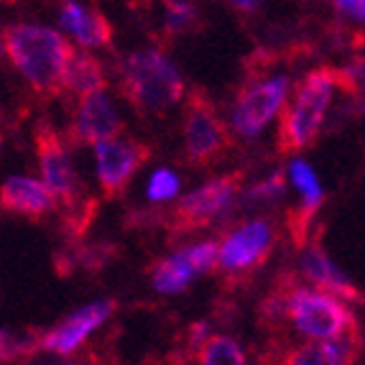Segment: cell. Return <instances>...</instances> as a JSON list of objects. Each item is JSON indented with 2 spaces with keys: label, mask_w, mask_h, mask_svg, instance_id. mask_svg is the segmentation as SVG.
Here are the masks:
<instances>
[{
  "label": "cell",
  "mask_w": 365,
  "mask_h": 365,
  "mask_svg": "<svg viewBox=\"0 0 365 365\" xmlns=\"http://www.w3.org/2000/svg\"><path fill=\"white\" fill-rule=\"evenodd\" d=\"M0 46L19 74L41 98H56L64 92V74L74 46L59 31L34 24H16L3 34Z\"/></svg>",
  "instance_id": "obj_1"
},
{
  "label": "cell",
  "mask_w": 365,
  "mask_h": 365,
  "mask_svg": "<svg viewBox=\"0 0 365 365\" xmlns=\"http://www.w3.org/2000/svg\"><path fill=\"white\" fill-rule=\"evenodd\" d=\"M182 74L158 49H140L123 59L120 92L138 113H164L184 98Z\"/></svg>",
  "instance_id": "obj_2"
},
{
  "label": "cell",
  "mask_w": 365,
  "mask_h": 365,
  "mask_svg": "<svg viewBox=\"0 0 365 365\" xmlns=\"http://www.w3.org/2000/svg\"><path fill=\"white\" fill-rule=\"evenodd\" d=\"M335 69L329 67L314 69L299 82L294 100L281 113L279 133H276L279 153L302 151L317 138L324 123V115H327L329 103H332V95H335Z\"/></svg>",
  "instance_id": "obj_3"
},
{
  "label": "cell",
  "mask_w": 365,
  "mask_h": 365,
  "mask_svg": "<svg viewBox=\"0 0 365 365\" xmlns=\"http://www.w3.org/2000/svg\"><path fill=\"white\" fill-rule=\"evenodd\" d=\"M287 319L299 335L309 340H353L358 335L355 314L340 302L319 289H304L294 284L287 302Z\"/></svg>",
  "instance_id": "obj_4"
},
{
  "label": "cell",
  "mask_w": 365,
  "mask_h": 365,
  "mask_svg": "<svg viewBox=\"0 0 365 365\" xmlns=\"http://www.w3.org/2000/svg\"><path fill=\"white\" fill-rule=\"evenodd\" d=\"M243 171L235 174H225V177L210 179L207 184H202L192 195L182 197V200L171 207L169 220H166V230H169L171 240L184 237L189 232L205 230L212 222H217L227 210L232 207L235 197L243 189Z\"/></svg>",
  "instance_id": "obj_5"
},
{
  "label": "cell",
  "mask_w": 365,
  "mask_h": 365,
  "mask_svg": "<svg viewBox=\"0 0 365 365\" xmlns=\"http://www.w3.org/2000/svg\"><path fill=\"white\" fill-rule=\"evenodd\" d=\"M232 146V133L220 118L212 100L205 90L189 92L184 113V158L195 169H210Z\"/></svg>",
  "instance_id": "obj_6"
},
{
  "label": "cell",
  "mask_w": 365,
  "mask_h": 365,
  "mask_svg": "<svg viewBox=\"0 0 365 365\" xmlns=\"http://www.w3.org/2000/svg\"><path fill=\"white\" fill-rule=\"evenodd\" d=\"M34 146H36L43 184L49 187V192L54 195L56 202L74 210L79 200V179L72 161V151H69L64 135L54 125H49V123H41L34 130Z\"/></svg>",
  "instance_id": "obj_7"
},
{
  "label": "cell",
  "mask_w": 365,
  "mask_h": 365,
  "mask_svg": "<svg viewBox=\"0 0 365 365\" xmlns=\"http://www.w3.org/2000/svg\"><path fill=\"white\" fill-rule=\"evenodd\" d=\"M151 158V146L130 135H113L95 143V164H98V182L108 200H115L125 192L135 171Z\"/></svg>",
  "instance_id": "obj_8"
},
{
  "label": "cell",
  "mask_w": 365,
  "mask_h": 365,
  "mask_svg": "<svg viewBox=\"0 0 365 365\" xmlns=\"http://www.w3.org/2000/svg\"><path fill=\"white\" fill-rule=\"evenodd\" d=\"M276 232L268 220H250L217 245V266L230 279L256 274L274 250Z\"/></svg>",
  "instance_id": "obj_9"
},
{
  "label": "cell",
  "mask_w": 365,
  "mask_h": 365,
  "mask_svg": "<svg viewBox=\"0 0 365 365\" xmlns=\"http://www.w3.org/2000/svg\"><path fill=\"white\" fill-rule=\"evenodd\" d=\"M287 95L289 77H284V74L245 87L237 95L235 108H232V130L237 135H245V138L258 135L271 123V118H276L281 105L287 103Z\"/></svg>",
  "instance_id": "obj_10"
},
{
  "label": "cell",
  "mask_w": 365,
  "mask_h": 365,
  "mask_svg": "<svg viewBox=\"0 0 365 365\" xmlns=\"http://www.w3.org/2000/svg\"><path fill=\"white\" fill-rule=\"evenodd\" d=\"M118 133H123V120L108 92L95 90L79 95L77 108L72 113V125H69V143L95 146L98 140L113 138Z\"/></svg>",
  "instance_id": "obj_11"
},
{
  "label": "cell",
  "mask_w": 365,
  "mask_h": 365,
  "mask_svg": "<svg viewBox=\"0 0 365 365\" xmlns=\"http://www.w3.org/2000/svg\"><path fill=\"white\" fill-rule=\"evenodd\" d=\"M115 312V302H95L90 307H82L74 314H69L64 322H59L56 327H51L49 332L38 335V347L49 350L54 355H72L74 350L82 347V342L95 332L98 327H103L110 319V314Z\"/></svg>",
  "instance_id": "obj_12"
},
{
  "label": "cell",
  "mask_w": 365,
  "mask_h": 365,
  "mask_svg": "<svg viewBox=\"0 0 365 365\" xmlns=\"http://www.w3.org/2000/svg\"><path fill=\"white\" fill-rule=\"evenodd\" d=\"M289 179H292V184L299 189V195H302L299 207L292 210L287 217L289 232H292L294 243H297L299 248H304L307 240H309L312 220H314L317 210L322 207V202H324V192H322V187H319V179H317L314 169H312L307 161H294V164L289 166Z\"/></svg>",
  "instance_id": "obj_13"
},
{
  "label": "cell",
  "mask_w": 365,
  "mask_h": 365,
  "mask_svg": "<svg viewBox=\"0 0 365 365\" xmlns=\"http://www.w3.org/2000/svg\"><path fill=\"white\" fill-rule=\"evenodd\" d=\"M56 200L49 187L31 177H11L0 184V207L29 220H41L54 210Z\"/></svg>",
  "instance_id": "obj_14"
},
{
  "label": "cell",
  "mask_w": 365,
  "mask_h": 365,
  "mask_svg": "<svg viewBox=\"0 0 365 365\" xmlns=\"http://www.w3.org/2000/svg\"><path fill=\"white\" fill-rule=\"evenodd\" d=\"M61 26L85 49H100L113 43V24L100 8H85L77 0H61Z\"/></svg>",
  "instance_id": "obj_15"
},
{
  "label": "cell",
  "mask_w": 365,
  "mask_h": 365,
  "mask_svg": "<svg viewBox=\"0 0 365 365\" xmlns=\"http://www.w3.org/2000/svg\"><path fill=\"white\" fill-rule=\"evenodd\" d=\"M307 248V245H304ZM302 271L312 281V287L319 292H327L332 297L347 299V302H360V292L353 281L342 274L335 263L329 261L327 253L322 250V245H309L302 256Z\"/></svg>",
  "instance_id": "obj_16"
},
{
  "label": "cell",
  "mask_w": 365,
  "mask_h": 365,
  "mask_svg": "<svg viewBox=\"0 0 365 365\" xmlns=\"http://www.w3.org/2000/svg\"><path fill=\"white\" fill-rule=\"evenodd\" d=\"M358 350L353 340H312L309 345H302L297 350H289L284 363L292 365H340L353 363L358 358Z\"/></svg>",
  "instance_id": "obj_17"
},
{
  "label": "cell",
  "mask_w": 365,
  "mask_h": 365,
  "mask_svg": "<svg viewBox=\"0 0 365 365\" xmlns=\"http://www.w3.org/2000/svg\"><path fill=\"white\" fill-rule=\"evenodd\" d=\"M195 276L200 274H197V268L192 263V258H189L187 248L177 250L169 258H161L151 271L153 289L161 294H182L195 281Z\"/></svg>",
  "instance_id": "obj_18"
},
{
  "label": "cell",
  "mask_w": 365,
  "mask_h": 365,
  "mask_svg": "<svg viewBox=\"0 0 365 365\" xmlns=\"http://www.w3.org/2000/svg\"><path fill=\"white\" fill-rule=\"evenodd\" d=\"M108 79H105V69L98 59L87 51H72V59L67 64V74H64V90H69L74 98L87 95V92L105 90Z\"/></svg>",
  "instance_id": "obj_19"
},
{
  "label": "cell",
  "mask_w": 365,
  "mask_h": 365,
  "mask_svg": "<svg viewBox=\"0 0 365 365\" xmlns=\"http://www.w3.org/2000/svg\"><path fill=\"white\" fill-rule=\"evenodd\" d=\"M195 360H200L202 365H243L248 358L232 337L207 335L195 350Z\"/></svg>",
  "instance_id": "obj_20"
},
{
  "label": "cell",
  "mask_w": 365,
  "mask_h": 365,
  "mask_svg": "<svg viewBox=\"0 0 365 365\" xmlns=\"http://www.w3.org/2000/svg\"><path fill=\"white\" fill-rule=\"evenodd\" d=\"M38 347V335H16L8 329H0V363H13V360H24L34 355Z\"/></svg>",
  "instance_id": "obj_21"
},
{
  "label": "cell",
  "mask_w": 365,
  "mask_h": 365,
  "mask_svg": "<svg viewBox=\"0 0 365 365\" xmlns=\"http://www.w3.org/2000/svg\"><path fill=\"white\" fill-rule=\"evenodd\" d=\"M200 16H197L195 3L189 0H166V31L171 36L177 34H189L195 29Z\"/></svg>",
  "instance_id": "obj_22"
},
{
  "label": "cell",
  "mask_w": 365,
  "mask_h": 365,
  "mask_svg": "<svg viewBox=\"0 0 365 365\" xmlns=\"http://www.w3.org/2000/svg\"><path fill=\"white\" fill-rule=\"evenodd\" d=\"M179 192V177L171 169H158L148 179V200L151 202H166L174 200Z\"/></svg>",
  "instance_id": "obj_23"
},
{
  "label": "cell",
  "mask_w": 365,
  "mask_h": 365,
  "mask_svg": "<svg viewBox=\"0 0 365 365\" xmlns=\"http://www.w3.org/2000/svg\"><path fill=\"white\" fill-rule=\"evenodd\" d=\"M284 189H287V174H284V171H276V174H271L268 179H263L261 184L250 187L248 192H245V197L253 202H271L284 195Z\"/></svg>",
  "instance_id": "obj_24"
},
{
  "label": "cell",
  "mask_w": 365,
  "mask_h": 365,
  "mask_svg": "<svg viewBox=\"0 0 365 365\" xmlns=\"http://www.w3.org/2000/svg\"><path fill=\"white\" fill-rule=\"evenodd\" d=\"M189 258L195 263L197 274H210L215 266H217V243L215 240H205V243H197L192 248H187Z\"/></svg>",
  "instance_id": "obj_25"
},
{
  "label": "cell",
  "mask_w": 365,
  "mask_h": 365,
  "mask_svg": "<svg viewBox=\"0 0 365 365\" xmlns=\"http://www.w3.org/2000/svg\"><path fill=\"white\" fill-rule=\"evenodd\" d=\"M337 6V11H342L345 16L355 21H363V13H365V0H332Z\"/></svg>",
  "instance_id": "obj_26"
},
{
  "label": "cell",
  "mask_w": 365,
  "mask_h": 365,
  "mask_svg": "<svg viewBox=\"0 0 365 365\" xmlns=\"http://www.w3.org/2000/svg\"><path fill=\"white\" fill-rule=\"evenodd\" d=\"M227 6H232L235 11H243V13H250V11H256L258 6H261L263 0H225Z\"/></svg>",
  "instance_id": "obj_27"
},
{
  "label": "cell",
  "mask_w": 365,
  "mask_h": 365,
  "mask_svg": "<svg viewBox=\"0 0 365 365\" xmlns=\"http://www.w3.org/2000/svg\"><path fill=\"white\" fill-rule=\"evenodd\" d=\"M0 148H3V133H0Z\"/></svg>",
  "instance_id": "obj_28"
},
{
  "label": "cell",
  "mask_w": 365,
  "mask_h": 365,
  "mask_svg": "<svg viewBox=\"0 0 365 365\" xmlns=\"http://www.w3.org/2000/svg\"><path fill=\"white\" fill-rule=\"evenodd\" d=\"M0 3H13V0H0Z\"/></svg>",
  "instance_id": "obj_29"
},
{
  "label": "cell",
  "mask_w": 365,
  "mask_h": 365,
  "mask_svg": "<svg viewBox=\"0 0 365 365\" xmlns=\"http://www.w3.org/2000/svg\"><path fill=\"white\" fill-rule=\"evenodd\" d=\"M0 54H3V46H0Z\"/></svg>",
  "instance_id": "obj_30"
}]
</instances>
